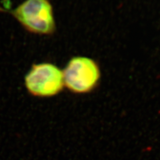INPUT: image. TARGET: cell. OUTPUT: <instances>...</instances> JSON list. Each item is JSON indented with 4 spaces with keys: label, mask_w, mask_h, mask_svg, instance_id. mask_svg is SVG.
<instances>
[{
    "label": "cell",
    "mask_w": 160,
    "mask_h": 160,
    "mask_svg": "<svg viewBox=\"0 0 160 160\" xmlns=\"http://www.w3.org/2000/svg\"><path fill=\"white\" fill-rule=\"evenodd\" d=\"M64 86L76 93L89 92L99 79L98 67L92 59L86 57L72 58L63 71Z\"/></svg>",
    "instance_id": "3"
},
{
    "label": "cell",
    "mask_w": 160,
    "mask_h": 160,
    "mask_svg": "<svg viewBox=\"0 0 160 160\" xmlns=\"http://www.w3.org/2000/svg\"><path fill=\"white\" fill-rule=\"evenodd\" d=\"M0 12L11 16L28 33L52 36L57 30L51 0H25L14 9L0 7Z\"/></svg>",
    "instance_id": "1"
},
{
    "label": "cell",
    "mask_w": 160,
    "mask_h": 160,
    "mask_svg": "<svg viewBox=\"0 0 160 160\" xmlns=\"http://www.w3.org/2000/svg\"><path fill=\"white\" fill-rule=\"evenodd\" d=\"M24 86L33 97H54L61 93L65 87L63 71L52 63H34L24 77Z\"/></svg>",
    "instance_id": "2"
}]
</instances>
